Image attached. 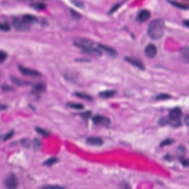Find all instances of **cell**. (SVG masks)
<instances>
[{
  "label": "cell",
  "mask_w": 189,
  "mask_h": 189,
  "mask_svg": "<svg viewBox=\"0 0 189 189\" xmlns=\"http://www.w3.org/2000/svg\"><path fill=\"white\" fill-rule=\"evenodd\" d=\"M73 44L86 54L96 56L102 55V51L92 40L84 38H77L73 40Z\"/></svg>",
  "instance_id": "obj_1"
},
{
  "label": "cell",
  "mask_w": 189,
  "mask_h": 189,
  "mask_svg": "<svg viewBox=\"0 0 189 189\" xmlns=\"http://www.w3.org/2000/svg\"><path fill=\"white\" fill-rule=\"evenodd\" d=\"M165 23L162 20L157 18L152 21L148 26V34L149 37L155 40H159L164 34Z\"/></svg>",
  "instance_id": "obj_2"
},
{
  "label": "cell",
  "mask_w": 189,
  "mask_h": 189,
  "mask_svg": "<svg viewBox=\"0 0 189 189\" xmlns=\"http://www.w3.org/2000/svg\"><path fill=\"white\" fill-rule=\"evenodd\" d=\"M18 185V182L17 176L14 174H10L5 179V185L8 189H16Z\"/></svg>",
  "instance_id": "obj_3"
},
{
  "label": "cell",
  "mask_w": 189,
  "mask_h": 189,
  "mask_svg": "<svg viewBox=\"0 0 189 189\" xmlns=\"http://www.w3.org/2000/svg\"><path fill=\"white\" fill-rule=\"evenodd\" d=\"M92 120L93 123L97 125L108 126L111 123V121L109 118L102 115H96L94 116L92 118Z\"/></svg>",
  "instance_id": "obj_4"
},
{
  "label": "cell",
  "mask_w": 189,
  "mask_h": 189,
  "mask_svg": "<svg viewBox=\"0 0 189 189\" xmlns=\"http://www.w3.org/2000/svg\"><path fill=\"white\" fill-rule=\"evenodd\" d=\"M18 69L20 72L24 75L39 77L41 76V74L38 71L33 69L29 68L22 66H18Z\"/></svg>",
  "instance_id": "obj_5"
},
{
  "label": "cell",
  "mask_w": 189,
  "mask_h": 189,
  "mask_svg": "<svg viewBox=\"0 0 189 189\" xmlns=\"http://www.w3.org/2000/svg\"><path fill=\"white\" fill-rule=\"evenodd\" d=\"M13 26L15 29L19 31H27L29 29V24L25 23L22 20L15 18L13 20Z\"/></svg>",
  "instance_id": "obj_6"
},
{
  "label": "cell",
  "mask_w": 189,
  "mask_h": 189,
  "mask_svg": "<svg viewBox=\"0 0 189 189\" xmlns=\"http://www.w3.org/2000/svg\"><path fill=\"white\" fill-rule=\"evenodd\" d=\"M125 60L128 63L131 64L133 66L137 67L140 70L145 69V67L143 63L137 58L131 57H126L125 58Z\"/></svg>",
  "instance_id": "obj_7"
},
{
  "label": "cell",
  "mask_w": 189,
  "mask_h": 189,
  "mask_svg": "<svg viewBox=\"0 0 189 189\" xmlns=\"http://www.w3.org/2000/svg\"><path fill=\"white\" fill-rule=\"evenodd\" d=\"M157 48L153 44H149L145 48V54L149 58H153L157 53Z\"/></svg>",
  "instance_id": "obj_8"
},
{
  "label": "cell",
  "mask_w": 189,
  "mask_h": 189,
  "mask_svg": "<svg viewBox=\"0 0 189 189\" xmlns=\"http://www.w3.org/2000/svg\"><path fill=\"white\" fill-rule=\"evenodd\" d=\"M86 143L91 146H100L103 144V140L100 137H91L86 139Z\"/></svg>",
  "instance_id": "obj_9"
},
{
  "label": "cell",
  "mask_w": 189,
  "mask_h": 189,
  "mask_svg": "<svg viewBox=\"0 0 189 189\" xmlns=\"http://www.w3.org/2000/svg\"><path fill=\"white\" fill-rule=\"evenodd\" d=\"M98 47L100 48V50L102 51H104L107 54H108L109 56L112 57H115L118 55L117 52L113 49V48L109 47V46L103 45H98Z\"/></svg>",
  "instance_id": "obj_10"
},
{
  "label": "cell",
  "mask_w": 189,
  "mask_h": 189,
  "mask_svg": "<svg viewBox=\"0 0 189 189\" xmlns=\"http://www.w3.org/2000/svg\"><path fill=\"white\" fill-rule=\"evenodd\" d=\"M151 16L150 12L148 10L144 9L140 12L137 15V20L141 22L147 21Z\"/></svg>",
  "instance_id": "obj_11"
},
{
  "label": "cell",
  "mask_w": 189,
  "mask_h": 189,
  "mask_svg": "<svg viewBox=\"0 0 189 189\" xmlns=\"http://www.w3.org/2000/svg\"><path fill=\"white\" fill-rule=\"evenodd\" d=\"M11 80L13 84L18 86H29V85H31V84H32V83L31 82L23 80H21V79L16 77H11Z\"/></svg>",
  "instance_id": "obj_12"
},
{
  "label": "cell",
  "mask_w": 189,
  "mask_h": 189,
  "mask_svg": "<svg viewBox=\"0 0 189 189\" xmlns=\"http://www.w3.org/2000/svg\"><path fill=\"white\" fill-rule=\"evenodd\" d=\"M46 89V84L43 82H38L33 86V92L35 93L45 92Z\"/></svg>",
  "instance_id": "obj_13"
},
{
  "label": "cell",
  "mask_w": 189,
  "mask_h": 189,
  "mask_svg": "<svg viewBox=\"0 0 189 189\" xmlns=\"http://www.w3.org/2000/svg\"><path fill=\"white\" fill-rule=\"evenodd\" d=\"M116 94V91L114 90H107L99 93L100 97L103 98H110L113 97Z\"/></svg>",
  "instance_id": "obj_14"
},
{
  "label": "cell",
  "mask_w": 189,
  "mask_h": 189,
  "mask_svg": "<svg viewBox=\"0 0 189 189\" xmlns=\"http://www.w3.org/2000/svg\"><path fill=\"white\" fill-rule=\"evenodd\" d=\"M22 21L25 23H27L29 24L30 23L36 22L37 21V18L33 15L27 14L23 16L22 17Z\"/></svg>",
  "instance_id": "obj_15"
},
{
  "label": "cell",
  "mask_w": 189,
  "mask_h": 189,
  "mask_svg": "<svg viewBox=\"0 0 189 189\" xmlns=\"http://www.w3.org/2000/svg\"><path fill=\"white\" fill-rule=\"evenodd\" d=\"M75 95L77 97L83 99H85L86 100H92L93 98L91 95H89L83 92H77L75 93Z\"/></svg>",
  "instance_id": "obj_16"
},
{
  "label": "cell",
  "mask_w": 189,
  "mask_h": 189,
  "mask_svg": "<svg viewBox=\"0 0 189 189\" xmlns=\"http://www.w3.org/2000/svg\"><path fill=\"white\" fill-rule=\"evenodd\" d=\"M168 1L172 6H175L179 8L183 9V10H188L189 8V6L188 5H184V4L181 3L180 2H178L175 1H172V0H169Z\"/></svg>",
  "instance_id": "obj_17"
},
{
  "label": "cell",
  "mask_w": 189,
  "mask_h": 189,
  "mask_svg": "<svg viewBox=\"0 0 189 189\" xmlns=\"http://www.w3.org/2000/svg\"><path fill=\"white\" fill-rule=\"evenodd\" d=\"M67 106L70 108L77 109V110H82V109L84 108V105L81 103L69 102V103H67Z\"/></svg>",
  "instance_id": "obj_18"
},
{
  "label": "cell",
  "mask_w": 189,
  "mask_h": 189,
  "mask_svg": "<svg viewBox=\"0 0 189 189\" xmlns=\"http://www.w3.org/2000/svg\"><path fill=\"white\" fill-rule=\"evenodd\" d=\"M189 51L188 47H185L181 51V57L183 61L187 63L189 62Z\"/></svg>",
  "instance_id": "obj_19"
},
{
  "label": "cell",
  "mask_w": 189,
  "mask_h": 189,
  "mask_svg": "<svg viewBox=\"0 0 189 189\" xmlns=\"http://www.w3.org/2000/svg\"><path fill=\"white\" fill-rule=\"evenodd\" d=\"M59 159L56 157H52L44 161L43 164L47 166H51L57 163Z\"/></svg>",
  "instance_id": "obj_20"
},
{
  "label": "cell",
  "mask_w": 189,
  "mask_h": 189,
  "mask_svg": "<svg viewBox=\"0 0 189 189\" xmlns=\"http://www.w3.org/2000/svg\"><path fill=\"white\" fill-rule=\"evenodd\" d=\"M35 129H36V131L37 133H38L39 134H40L43 137H48L50 135V132H48V130H47L43 129V128H40V127H36Z\"/></svg>",
  "instance_id": "obj_21"
},
{
  "label": "cell",
  "mask_w": 189,
  "mask_h": 189,
  "mask_svg": "<svg viewBox=\"0 0 189 189\" xmlns=\"http://www.w3.org/2000/svg\"><path fill=\"white\" fill-rule=\"evenodd\" d=\"M32 7L37 10H44L46 8V5L43 3H35L32 5Z\"/></svg>",
  "instance_id": "obj_22"
},
{
  "label": "cell",
  "mask_w": 189,
  "mask_h": 189,
  "mask_svg": "<svg viewBox=\"0 0 189 189\" xmlns=\"http://www.w3.org/2000/svg\"><path fill=\"white\" fill-rule=\"evenodd\" d=\"M172 98V96L170 94H168L167 93H161L160 94L157 95L155 98V100H166V99H169L170 98Z\"/></svg>",
  "instance_id": "obj_23"
},
{
  "label": "cell",
  "mask_w": 189,
  "mask_h": 189,
  "mask_svg": "<svg viewBox=\"0 0 189 189\" xmlns=\"http://www.w3.org/2000/svg\"><path fill=\"white\" fill-rule=\"evenodd\" d=\"M175 140L172 139H170V138H167L165 139L164 140L162 141L160 144V147H164L165 146H167V145H172L173 143H175Z\"/></svg>",
  "instance_id": "obj_24"
},
{
  "label": "cell",
  "mask_w": 189,
  "mask_h": 189,
  "mask_svg": "<svg viewBox=\"0 0 189 189\" xmlns=\"http://www.w3.org/2000/svg\"><path fill=\"white\" fill-rule=\"evenodd\" d=\"M11 29L10 26L7 23H0V30L3 32H8Z\"/></svg>",
  "instance_id": "obj_25"
},
{
  "label": "cell",
  "mask_w": 189,
  "mask_h": 189,
  "mask_svg": "<svg viewBox=\"0 0 189 189\" xmlns=\"http://www.w3.org/2000/svg\"><path fill=\"white\" fill-rule=\"evenodd\" d=\"M70 15H71L72 18L75 20H79L82 17V15L80 13H78V12L75 11L72 9H71L70 10Z\"/></svg>",
  "instance_id": "obj_26"
},
{
  "label": "cell",
  "mask_w": 189,
  "mask_h": 189,
  "mask_svg": "<svg viewBox=\"0 0 189 189\" xmlns=\"http://www.w3.org/2000/svg\"><path fill=\"white\" fill-rule=\"evenodd\" d=\"M178 154L180 155V156L181 157L183 156H184V155H185V154H186V149L183 146L180 145L178 148Z\"/></svg>",
  "instance_id": "obj_27"
},
{
  "label": "cell",
  "mask_w": 189,
  "mask_h": 189,
  "mask_svg": "<svg viewBox=\"0 0 189 189\" xmlns=\"http://www.w3.org/2000/svg\"><path fill=\"white\" fill-rule=\"evenodd\" d=\"M7 58V54L4 51H0V63H3L5 61Z\"/></svg>",
  "instance_id": "obj_28"
},
{
  "label": "cell",
  "mask_w": 189,
  "mask_h": 189,
  "mask_svg": "<svg viewBox=\"0 0 189 189\" xmlns=\"http://www.w3.org/2000/svg\"><path fill=\"white\" fill-rule=\"evenodd\" d=\"M169 120L167 119V118H161L160 120H159L158 121V123L161 126H166L167 124H169Z\"/></svg>",
  "instance_id": "obj_29"
},
{
  "label": "cell",
  "mask_w": 189,
  "mask_h": 189,
  "mask_svg": "<svg viewBox=\"0 0 189 189\" xmlns=\"http://www.w3.org/2000/svg\"><path fill=\"white\" fill-rule=\"evenodd\" d=\"M15 134V132L13 130H11L8 133H7L6 135H5L4 138H3V140L4 141H6L10 139H11L12 137H13V136Z\"/></svg>",
  "instance_id": "obj_30"
},
{
  "label": "cell",
  "mask_w": 189,
  "mask_h": 189,
  "mask_svg": "<svg viewBox=\"0 0 189 189\" xmlns=\"http://www.w3.org/2000/svg\"><path fill=\"white\" fill-rule=\"evenodd\" d=\"M42 188L45 189H63L64 188L58 185H47L42 187Z\"/></svg>",
  "instance_id": "obj_31"
},
{
  "label": "cell",
  "mask_w": 189,
  "mask_h": 189,
  "mask_svg": "<svg viewBox=\"0 0 189 189\" xmlns=\"http://www.w3.org/2000/svg\"><path fill=\"white\" fill-rule=\"evenodd\" d=\"M91 111H86L84 113H80V115L84 119L87 120L91 116Z\"/></svg>",
  "instance_id": "obj_32"
},
{
  "label": "cell",
  "mask_w": 189,
  "mask_h": 189,
  "mask_svg": "<svg viewBox=\"0 0 189 189\" xmlns=\"http://www.w3.org/2000/svg\"><path fill=\"white\" fill-rule=\"evenodd\" d=\"M72 3L75 5V6L79 8H83L84 6L83 3L80 0H72Z\"/></svg>",
  "instance_id": "obj_33"
},
{
  "label": "cell",
  "mask_w": 189,
  "mask_h": 189,
  "mask_svg": "<svg viewBox=\"0 0 189 189\" xmlns=\"http://www.w3.org/2000/svg\"><path fill=\"white\" fill-rule=\"evenodd\" d=\"M41 145V142L38 139H35L33 140V146L34 149H38L40 148Z\"/></svg>",
  "instance_id": "obj_34"
},
{
  "label": "cell",
  "mask_w": 189,
  "mask_h": 189,
  "mask_svg": "<svg viewBox=\"0 0 189 189\" xmlns=\"http://www.w3.org/2000/svg\"><path fill=\"white\" fill-rule=\"evenodd\" d=\"M2 89L4 92H8V91H12L13 90V88L7 84H3L2 86Z\"/></svg>",
  "instance_id": "obj_35"
},
{
  "label": "cell",
  "mask_w": 189,
  "mask_h": 189,
  "mask_svg": "<svg viewBox=\"0 0 189 189\" xmlns=\"http://www.w3.org/2000/svg\"><path fill=\"white\" fill-rule=\"evenodd\" d=\"M180 161H181V164H183V166L186 167V166L189 165V160H188V159H186L181 157V159H180Z\"/></svg>",
  "instance_id": "obj_36"
},
{
  "label": "cell",
  "mask_w": 189,
  "mask_h": 189,
  "mask_svg": "<svg viewBox=\"0 0 189 189\" xmlns=\"http://www.w3.org/2000/svg\"><path fill=\"white\" fill-rule=\"evenodd\" d=\"M164 158L166 160L172 161L173 160V157L172 156V155H170L169 154L166 155Z\"/></svg>",
  "instance_id": "obj_37"
},
{
  "label": "cell",
  "mask_w": 189,
  "mask_h": 189,
  "mask_svg": "<svg viewBox=\"0 0 189 189\" xmlns=\"http://www.w3.org/2000/svg\"><path fill=\"white\" fill-rule=\"evenodd\" d=\"M8 106L6 104H0V110H5L7 109Z\"/></svg>",
  "instance_id": "obj_38"
},
{
  "label": "cell",
  "mask_w": 189,
  "mask_h": 189,
  "mask_svg": "<svg viewBox=\"0 0 189 189\" xmlns=\"http://www.w3.org/2000/svg\"><path fill=\"white\" fill-rule=\"evenodd\" d=\"M22 143L23 145H26V146H29V140H25V139L22 140Z\"/></svg>",
  "instance_id": "obj_39"
},
{
  "label": "cell",
  "mask_w": 189,
  "mask_h": 189,
  "mask_svg": "<svg viewBox=\"0 0 189 189\" xmlns=\"http://www.w3.org/2000/svg\"><path fill=\"white\" fill-rule=\"evenodd\" d=\"M189 116H188V115H186V118H185V122L186 123V125H187V126H188V124H189Z\"/></svg>",
  "instance_id": "obj_40"
},
{
  "label": "cell",
  "mask_w": 189,
  "mask_h": 189,
  "mask_svg": "<svg viewBox=\"0 0 189 189\" xmlns=\"http://www.w3.org/2000/svg\"><path fill=\"white\" fill-rule=\"evenodd\" d=\"M183 24L185 26L188 27H189V21L188 20H185L183 22Z\"/></svg>",
  "instance_id": "obj_41"
},
{
  "label": "cell",
  "mask_w": 189,
  "mask_h": 189,
  "mask_svg": "<svg viewBox=\"0 0 189 189\" xmlns=\"http://www.w3.org/2000/svg\"><path fill=\"white\" fill-rule=\"evenodd\" d=\"M183 1H186V2H188L189 0H183Z\"/></svg>",
  "instance_id": "obj_42"
}]
</instances>
